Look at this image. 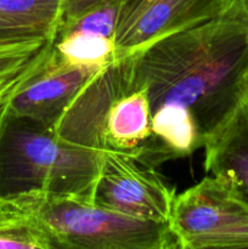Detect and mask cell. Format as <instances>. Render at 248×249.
<instances>
[{
    "label": "cell",
    "mask_w": 248,
    "mask_h": 249,
    "mask_svg": "<svg viewBox=\"0 0 248 249\" xmlns=\"http://www.w3.org/2000/svg\"><path fill=\"white\" fill-rule=\"evenodd\" d=\"M130 57L131 87L145 90L150 111L186 112L201 147L248 102V24L226 12Z\"/></svg>",
    "instance_id": "obj_1"
},
{
    "label": "cell",
    "mask_w": 248,
    "mask_h": 249,
    "mask_svg": "<svg viewBox=\"0 0 248 249\" xmlns=\"http://www.w3.org/2000/svg\"><path fill=\"white\" fill-rule=\"evenodd\" d=\"M102 153L71 142L53 126L2 107L0 199L32 194L73 195L91 199Z\"/></svg>",
    "instance_id": "obj_2"
},
{
    "label": "cell",
    "mask_w": 248,
    "mask_h": 249,
    "mask_svg": "<svg viewBox=\"0 0 248 249\" xmlns=\"http://www.w3.org/2000/svg\"><path fill=\"white\" fill-rule=\"evenodd\" d=\"M18 197L49 236L53 249L177 248L168 224L140 220L87 197L41 194Z\"/></svg>",
    "instance_id": "obj_3"
},
{
    "label": "cell",
    "mask_w": 248,
    "mask_h": 249,
    "mask_svg": "<svg viewBox=\"0 0 248 249\" xmlns=\"http://www.w3.org/2000/svg\"><path fill=\"white\" fill-rule=\"evenodd\" d=\"M168 225L177 248H248V202L207 175L175 195Z\"/></svg>",
    "instance_id": "obj_4"
},
{
    "label": "cell",
    "mask_w": 248,
    "mask_h": 249,
    "mask_svg": "<svg viewBox=\"0 0 248 249\" xmlns=\"http://www.w3.org/2000/svg\"><path fill=\"white\" fill-rule=\"evenodd\" d=\"M175 192L136 153L104 151L91 201L111 211L145 221L168 224Z\"/></svg>",
    "instance_id": "obj_5"
},
{
    "label": "cell",
    "mask_w": 248,
    "mask_h": 249,
    "mask_svg": "<svg viewBox=\"0 0 248 249\" xmlns=\"http://www.w3.org/2000/svg\"><path fill=\"white\" fill-rule=\"evenodd\" d=\"M229 0H119L114 31L116 60L169 34L218 17Z\"/></svg>",
    "instance_id": "obj_6"
},
{
    "label": "cell",
    "mask_w": 248,
    "mask_h": 249,
    "mask_svg": "<svg viewBox=\"0 0 248 249\" xmlns=\"http://www.w3.org/2000/svg\"><path fill=\"white\" fill-rule=\"evenodd\" d=\"M101 71L68 62L53 44L6 97L4 107L11 113L53 128L75 97Z\"/></svg>",
    "instance_id": "obj_7"
},
{
    "label": "cell",
    "mask_w": 248,
    "mask_h": 249,
    "mask_svg": "<svg viewBox=\"0 0 248 249\" xmlns=\"http://www.w3.org/2000/svg\"><path fill=\"white\" fill-rule=\"evenodd\" d=\"M204 170L248 202V102L203 146Z\"/></svg>",
    "instance_id": "obj_8"
},
{
    "label": "cell",
    "mask_w": 248,
    "mask_h": 249,
    "mask_svg": "<svg viewBox=\"0 0 248 249\" xmlns=\"http://www.w3.org/2000/svg\"><path fill=\"white\" fill-rule=\"evenodd\" d=\"M152 135L151 111L143 89L129 87L112 101L104 122V151L136 153Z\"/></svg>",
    "instance_id": "obj_9"
},
{
    "label": "cell",
    "mask_w": 248,
    "mask_h": 249,
    "mask_svg": "<svg viewBox=\"0 0 248 249\" xmlns=\"http://www.w3.org/2000/svg\"><path fill=\"white\" fill-rule=\"evenodd\" d=\"M62 10L63 0H0V34L55 40Z\"/></svg>",
    "instance_id": "obj_10"
},
{
    "label": "cell",
    "mask_w": 248,
    "mask_h": 249,
    "mask_svg": "<svg viewBox=\"0 0 248 249\" xmlns=\"http://www.w3.org/2000/svg\"><path fill=\"white\" fill-rule=\"evenodd\" d=\"M53 249L18 196L0 199V249Z\"/></svg>",
    "instance_id": "obj_11"
},
{
    "label": "cell",
    "mask_w": 248,
    "mask_h": 249,
    "mask_svg": "<svg viewBox=\"0 0 248 249\" xmlns=\"http://www.w3.org/2000/svg\"><path fill=\"white\" fill-rule=\"evenodd\" d=\"M53 46L73 65L104 70L116 61L114 41L107 36L72 32L56 36Z\"/></svg>",
    "instance_id": "obj_12"
},
{
    "label": "cell",
    "mask_w": 248,
    "mask_h": 249,
    "mask_svg": "<svg viewBox=\"0 0 248 249\" xmlns=\"http://www.w3.org/2000/svg\"><path fill=\"white\" fill-rule=\"evenodd\" d=\"M55 40L18 39L0 34V79L21 74L40 60Z\"/></svg>",
    "instance_id": "obj_13"
},
{
    "label": "cell",
    "mask_w": 248,
    "mask_h": 249,
    "mask_svg": "<svg viewBox=\"0 0 248 249\" xmlns=\"http://www.w3.org/2000/svg\"><path fill=\"white\" fill-rule=\"evenodd\" d=\"M107 0H63V10H62V19H61V27L71 23L85 14L89 10L104 4Z\"/></svg>",
    "instance_id": "obj_14"
},
{
    "label": "cell",
    "mask_w": 248,
    "mask_h": 249,
    "mask_svg": "<svg viewBox=\"0 0 248 249\" xmlns=\"http://www.w3.org/2000/svg\"><path fill=\"white\" fill-rule=\"evenodd\" d=\"M39 61H36V62L34 63L31 68H28L27 71H24V72L21 73V74H17V75H14V77H9V78H4V79H0V100H6V97L9 96V95L11 94L15 89H16V87L19 84V83H21V80L23 79L27 74H28L29 71H31L32 68H33L34 66L39 62Z\"/></svg>",
    "instance_id": "obj_15"
},
{
    "label": "cell",
    "mask_w": 248,
    "mask_h": 249,
    "mask_svg": "<svg viewBox=\"0 0 248 249\" xmlns=\"http://www.w3.org/2000/svg\"><path fill=\"white\" fill-rule=\"evenodd\" d=\"M224 12L248 24V0H229Z\"/></svg>",
    "instance_id": "obj_16"
},
{
    "label": "cell",
    "mask_w": 248,
    "mask_h": 249,
    "mask_svg": "<svg viewBox=\"0 0 248 249\" xmlns=\"http://www.w3.org/2000/svg\"><path fill=\"white\" fill-rule=\"evenodd\" d=\"M4 102H5V100H0V112H1L2 107H4Z\"/></svg>",
    "instance_id": "obj_17"
}]
</instances>
